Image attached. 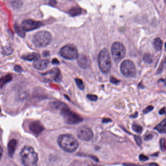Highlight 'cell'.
Wrapping results in <instances>:
<instances>
[{
    "label": "cell",
    "mask_w": 166,
    "mask_h": 166,
    "mask_svg": "<svg viewBox=\"0 0 166 166\" xmlns=\"http://www.w3.org/2000/svg\"><path fill=\"white\" fill-rule=\"evenodd\" d=\"M58 145L62 150L68 152H73L78 149L79 142L72 135L62 134L58 138Z\"/></svg>",
    "instance_id": "obj_1"
},
{
    "label": "cell",
    "mask_w": 166,
    "mask_h": 166,
    "mask_svg": "<svg viewBox=\"0 0 166 166\" xmlns=\"http://www.w3.org/2000/svg\"><path fill=\"white\" fill-rule=\"evenodd\" d=\"M21 156L22 164L26 166H35L37 165L38 155L33 148L26 146L23 148L21 152Z\"/></svg>",
    "instance_id": "obj_2"
},
{
    "label": "cell",
    "mask_w": 166,
    "mask_h": 166,
    "mask_svg": "<svg viewBox=\"0 0 166 166\" xmlns=\"http://www.w3.org/2000/svg\"><path fill=\"white\" fill-rule=\"evenodd\" d=\"M97 60L100 71L104 74L108 73L111 68V56L109 51L106 48L102 49L99 53Z\"/></svg>",
    "instance_id": "obj_3"
},
{
    "label": "cell",
    "mask_w": 166,
    "mask_h": 166,
    "mask_svg": "<svg viewBox=\"0 0 166 166\" xmlns=\"http://www.w3.org/2000/svg\"><path fill=\"white\" fill-rule=\"evenodd\" d=\"M52 41V36L50 33L41 31L36 33L33 38V43L37 47H43L49 44Z\"/></svg>",
    "instance_id": "obj_4"
},
{
    "label": "cell",
    "mask_w": 166,
    "mask_h": 166,
    "mask_svg": "<svg viewBox=\"0 0 166 166\" xmlns=\"http://www.w3.org/2000/svg\"><path fill=\"white\" fill-rule=\"evenodd\" d=\"M126 49L125 46L119 42H115L112 45L111 54L112 58L116 62H119L125 57Z\"/></svg>",
    "instance_id": "obj_5"
},
{
    "label": "cell",
    "mask_w": 166,
    "mask_h": 166,
    "mask_svg": "<svg viewBox=\"0 0 166 166\" xmlns=\"http://www.w3.org/2000/svg\"><path fill=\"white\" fill-rule=\"evenodd\" d=\"M61 111L65 122L67 124H75L83 121V119L79 115L70 110L67 106L63 108Z\"/></svg>",
    "instance_id": "obj_6"
},
{
    "label": "cell",
    "mask_w": 166,
    "mask_h": 166,
    "mask_svg": "<svg viewBox=\"0 0 166 166\" xmlns=\"http://www.w3.org/2000/svg\"><path fill=\"white\" fill-rule=\"evenodd\" d=\"M120 71L126 78H133L136 73V70L134 62L129 60L124 61L120 65Z\"/></svg>",
    "instance_id": "obj_7"
},
{
    "label": "cell",
    "mask_w": 166,
    "mask_h": 166,
    "mask_svg": "<svg viewBox=\"0 0 166 166\" xmlns=\"http://www.w3.org/2000/svg\"><path fill=\"white\" fill-rule=\"evenodd\" d=\"M61 56L68 60H74L78 58L79 54L78 50L75 47L67 45L63 46L60 51Z\"/></svg>",
    "instance_id": "obj_8"
},
{
    "label": "cell",
    "mask_w": 166,
    "mask_h": 166,
    "mask_svg": "<svg viewBox=\"0 0 166 166\" xmlns=\"http://www.w3.org/2000/svg\"><path fill=\"white\" fill-rule=\"evenodd\" d=\"M77 136L80 140L89 141L93 138L94 134L91 128L82 126L77 130Z\"/></svg>",
    "instance_id": "obj_9"
},
{
    "label": "cell",
    "mask_w": 166,
    "mask_h": 166,
    "mask_svg": "<svg viewBox=\"0 0 166 166\" xmlns=\"http://www.w3.org/2000/svg\"><path fill=\"white\" fill-rule=\"evenodd\" d=\"M43 25V23L32 20H26L22 23L21 27L25 31H30L36 29Z\"/></svg>",
    "instance_id": "obj_10"
},
{
    "label": "cell",
    "mask_w": 166,
    "mask_h": 166,
    "mask_svg": "<svg viewBox=\"0 0 166 166\" xmlns=\"http://www.w3.org/2000/svg\"><path fill=\"white\" fill-rule=\"evenodd\" d=\"M29 127L31 132L36 135H39L44 129L43 126L38 121H34L30 123Z\"/></svg>",
    "instance_id": "obj_11"
},
{
    "label": "cell",
    "mask_w": 166,
    "mask_h": 166,
    "mask_svg": "<svg viewBox=\"0 0 166 166\" xmlns=\"http://www.w3.org/2000/svg\"><path fill=\"white\" fill-rule=\"evenodd\" d=\"M49 61L47 60H38L34 61L33 63L34 67L38 70H44L48 67Z\"/></svg>",
    "instance_id": "obj_12"
},
{
    "label": "cell",
    "mask_w": 166,
    "mask_h": 166,
    "mask_svg": "<svg viewBox=\"0 0 166 166\" xmlns=\"http://www.w3.org/2000/svg\"><path fill=\"white\" fill-rule=\"evenodd\" d=\"M78 64L82 68L86 69L89 66V60L87 57L84 55H81L78 58Z\"/></svg>",
    "instance_id": "obj_13"
},
{
    "label": "cell",
    "mask_w": 166,
    "mask_h": 166,
    "mask_svg": "<svg viewBox=\"0 0 166 166\" xmlns=\"http://www.w3.org/2000/svg\"><path fill=\"white\" fill-rule=\"evenodd\" d=\"M45 74H52L54 75V80L58 82H60L62 79V76L60 70L57 68H55L50 70L49 72L46 73Z\"/></svg>",
    "instance_id": "obj_14"
},
{
    "label": "cell",
    "mask_w": 166,
    "mask_h": 166,
    "mask_svg": "<svg viewBox=\"0 0 166 166\" xmlns=\"http://www.w3.org/2000/svg\"><path fill=\"white\" fill-rule=\"evenodd\" d=\"M17 142L16 140L13 139L11 140L8 144V153L10 157H12L15 152Z\"/></svg>",
    "instance_id": "obj_15"
},
{
    "label": "cell",
    "mask_w": 166,
    "mask_h": 166,
    "mask_svg": "<svg viewBox=\"0 0 166 166\" xmlns=\"http://www.w3.org/2000/svg\"><path fill=\"white\" fill-rule=\"evenodd\" d=\"M40 57V54L36 53H32L30 54L24 55L22 56V58L28 61H36L39 59Z\"/></svg>",
    "instance_id": "obj_16"
},
{
    "label": "cell",
    "mask_w": 166,
    "mask_h": 166,
    "mask_svg": "<svg viewBox=\"0 0 166 166\" xmlns=\"http://www.w3.org/2000/svg\"><path fill=\"white\" fill-rule=\"evenodd\" d=\"M155 129L160 134L166 133V118L157 125Z\"/></svg>",
    "instance_id": "obj_17"
},
{
    "label": "cell",
    "mask_w": 166,
    "mask_h": 166,
    "mask_svg": "<svg viewBox=\"0 0 166 166\" xmlns=\"http://www.w3.org/2000/svg\"><path fill=\"white\" fill-rule=\"evenodd\" d=\"M162 40L160 38H156L154 40V46L157 51H160L162 48Z\"/></svg>",
    "instance_id": "obj_18"
},
{
    "label": "cell",
    "mask_w": 166,
    "mask_h": 166,
    "mask_svg": "<svg viewBox=\"0 0 166 166\" xmlns=\"http://www.w3.org/2000/svg\"><path fill=\"white\" fill-rule=\"evenodd\" d=\"M12 79V77L10 75H8L6 76H4L3 78H2L1 79V88L3 87V86L4 85L5 83H7L8 82L10 81Z\"/></svg>",
    "instance_id": "obj_19"
},
{
    "label": "cell",
    "mask_w": 166,
    "mask_h": 166,
    "mask_svg": "<svg viewBox=\"0 0 166 166\" xmlns=\"http://www.w3.org/2000/svg\"><path fill=\"white\" fill-rule=\"evenodd\" d=\"M143 60L146 63L150 64L153 62V58L150 54L146 53L143 57Z\"/></svg>",
    "instance_id": "obj_20"
},
{
    "label": "cell",
    "mask_w": 166,
    "mask_h": 166,
    "mask_svg": "<svg viewBox=\"0 0 166 166\" xmlns=\"http://www.w3.org/2000/svg\"><path fill=\"white\" fill-rule=\"evenodd\" d=\"M81 12V10L79 8H74L70 10L69 13L72 16H76L79 15Z\"/></svg>",
    "instance_id": "obj_21"
},
{
    "label": "cell",
    "mask_w": 166,
    "mask_h": 166,
    "mask_svg": "<svg viewBox=\"0 0 166 166\" xmlns=\"http://www.w3.org/2000/svg\"><path fill=\"white\" fill-rule=\"evenodd\" d=\"M75 81L78 87L80 89V90H83L84 89V85L83 82L82 80L80 79L76 78L75 79Z\"/></svg>",
    "instance_id": "obj_22"
},
{
    "label": "cell",
    "mask_w": 166,
    "mask_h": 166,
    "mask_svg": "<svg viewBox=\"0 0 166 166\" xmlns=\"http://www.w3.org/2000/svg\"><path fill=\"white\" fill-rule=\"evenodd\" d=\"M132 129L134 131L138 134H141L142 132V127L140 125H136V124L133 125Z\"/></svg>",
    "instance_id": "obj_23"
},
{
    "label": "cell",
    "mask_w": 166,
    "mask_h": 166,
    "mask_svg": "<svg viewBox=\"0 0 166 166\" xmlns=\"http://www.w3.org/2000/svg\"><path fill=\"white\" fill-rule=\"evenodd\" d=\"M15 30H16V32L18 33V34L20 35V36L24 37V36H25L24 31H25L23 30V29L22 28V27H21V28H20L19 26H18L17 25H16Z\"/></svg>",
    "instance_id": "obj_24"
},
{
    "label": "cell",
    "mask_w": 166,
    "mask_h": 166,
    "mask_svg": "<svg viewBox=\"0 0 166 166\" xmlns=\"http://www.w3.org/2000/svg\"><path fill=\"white\" fill-rule=\"evenodd\" d=\"M87 97L88 99H89L91 101H96L98 98L97 96L94 95V94H87Z\"/></svg>",
    "instance_id": "obj_25"
},
{
    "label": "cell",
    "mask_w": 166,
    "mask_h": 166,
    "mask_svg": "<svg viewBox=\"0 0 166 166\" xmlns=\"http://www.w3.org/2000/svg\"><path fill=\"white\" fill-rule=\"evenodd\" d=\"M160 146L161 149L163 150V151H165L166 150V140L164 138H161L160 140Z\"/></svg>",
    "instance_id": "obj_26"
},
{
    "label": "cell",
    "mask_w": 166,
    "mask_h": 166,
    "mask_svg": "<svg viewBox=\"0 0 166 166\" xmlns=\"http://www.w3.org/2000/svg\"><path fill=\"white\" fill-rule=\"evenodd\" d=\"M134 139L136 142V144H137L138 146H141L142 143L141 138L138 135H134Z\"/></svg>",
    "instance_id": "obj_27"
},
{
    "label": "cell",
    "mask_w": 166,
    "mask_h": 166,
    "mask_svg": "<svg viewBox=\"0 0 166 166\" xmlns=\"http://www.w3.org/2000/svg\"><path fill=\"white\" fill-rule=\"evenodd\" d=\"M153 106H152V105H150V106H148L147 107H146L144 110H143V112H144V114H148V113H149V112H151L153 110Z\"/></svg>",
    "instance_id": "obj_28"
},
{
    "label": "cell",
    "mask_w": 166,
    "mask_h": 166,
    "mask_svg": "<svg viewBox=\"0 0 166 166\" xmlns=\"http://www.w3.org/2000/svg\"><path fill=\"white\" fill-rule=\"evenodd\" d=\"M139 160L141 161H146L149 160V158H148V157L144 155H140L139 156Z\"/></svg>",
    "instance_id": "obj_29"
},
{
    "label": "cell",
    "mask_w": 166,
    "mask_h": 166,
    "mask_svg": "<svg viewBox=\"0 0 166 166\" xmlns=\"http://www.w3.org/2000/svg\"><path fill=\"white\" fill-rule=\"evenodd\" d=\"M14 69L16 72L18 73H21L22 71V67L20 65H16L14 67Z\"/></svg>",
    "instance_id": "obj_30"
},
{
    "label": "cell",
    "mask_w": 166,
    "mask_h": 166,
    "mask_svg": "<svg viewBox=\"0 0 166 166\" xmlns=\"http://www.w3.org/2000/svg\"><path fill=\"white\" fill-rule=\"evenodd\" d=\"M110 82L113 84H117L120 82V80L116 79V78H114V77H111L110 78Z\"/></svg>",
    "instance_id": "obj_31"
},
{
    "label": "cell",
    "mask_w": 166,
    "mask_h": 166,
    "mask_svg": "<svg viewBox=\"0 0 166 166\" xmlns=\"http://www.w3.org/2000/svg\"><path fill=\"white\" fill-rule=\"evenodd\" d=\"M153 138V135L152 134H148L145 136L144 139L145 141H149L152 139Z\"/></svg>",
    "instance_id": "obj_32"
},
{
    "label": "cell",
    "mask_w": 166,
    "mask_h": 166,
    "mask_svg": "<svg viewBox=\"0 0 166 166\" xmlns=\"http://www.w3.org/2000/svg\"><path fill=\"white\" fill-rule=\"evenodd\" d=\"M165 112H166V107H164L163 108L161 109L159 111V115H162L164 114Z\"/></svg>",
    "instance_id": "obj_33"
},
{
    "label": "cell",
    "mask_w": 166,
    "mask_h": 166,
    "mask_svg": "<svg viewBox=\"0 0 166 166\" xmlns=\"http://www.w3.org/2000/svg\"><path fill=\"white\" fill-rule=\"evenodd\" d=\"M138 115V112H135V113L133 115H130V117L131 118H136Z\"/></svg>",
    "instance_id": "obj_34"
},
{
    "label": "cell",
    "mask_w": 166,
    "mask_h": 166,
    "mask_svg": "<svg viewBox=\"0 0 166 166\" xmlns=\"http://www.w3.org/2000/svg\"><path fill=\"white\" fill-rule=\"evenodd\" d=\"M52 63L53 64H58L59 63H60V62H59V61L57 60V58H54L52 60Z\"/></svg>",
    "instance_id": "obj_35"
},
{
    "label": "cell",
    "mask_w": 166,
    "mask_h": 166,
    "mask_svg": "<svg viewBox=\"0 0 166 166\" xmlns=\"http://www.w3.org/2000/svg\"><path fill=\"white\" fill-rule=\"evenodd\" d=\"M112 120L110 119V118H103L102 120V122L103 123H108L110 122H111Z\"/></svg>",
    "instance_id": "obj_36"
},
{
    "label": "cell",
    "mask_w": 166,
    "mask_h": 166,
    "mask_svg": "<svg viewBox=\"0 0 166 166\" xmlns=\"http://www.w3.org/2000/svg\"><path fill=\"white\" fill-rule=\"evenodd\" d=\"M150 166H158V165L155 163H152L150 164Z\"/></svg>",
    "instance_id": "obj_37"
},
{
    "label": "cell",
    "mask_w": 166,
    "mask_h": 166,
    "mask_svg": "<svg viewBox=\"0 0 166 166\" xmlns=\"http://www.w3.org/2000/svg\"><path fill=\"white\" fill-rule=\"evenodd\" d=\"M164 65H165L166 66V56L165 58V60H164Z\"/></svg>",
    "instance_id": "obj_38"
},
{
    "label": "cell",
    "mask_w": 166,
    "mask_h": 166,
    "mask_svg": "<svg viewBox=\"0 0 166 166\" xmlns=\"http://www.w3.org/2000/svg\"><path fill=\"white\" fill-rule=\"evenodd\" d=\"M163 81H164V82H165V85H166V78L164 80H163Z\"/></svg>",
    "instance_id": "obj_39"
},
{
    "label": "cell",
    "mask_w": 166,
    "mask_h": 166,
    "mask_svg": "<svg viewBox=\"0 0 166 166\" xmlns=\"http://www.w3.org/2000/svg\"></svg>",
    "instance_id": "obj_40"
}]
</instances>
